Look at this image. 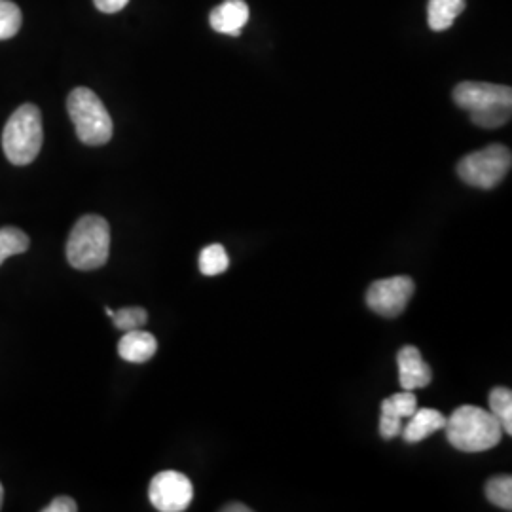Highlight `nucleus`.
Returning a JSON list of instances; mask_svg holds the SVG:
<instances>
[{
  "label": "nucleus",
  "instance_id": "1",
  "mask_svg": "<svg viewBox=\"0 0 512 512\" xmlns=\"http://www.w3.org/2000/svg\"><path fill=\"white\" fill-rule=\"evenodd\" d=\"M446 437L450 444L465 454H478L495 448L503 439V429L494 414L480 406H459L446 418Z\"/></svg>",
  "mask_w": 512,
  "mask_h": 512
},
{
  "label": "nucleus",
  "instance_id": "2",
  "mask_svg": "<svg viewBox=\"0 0 512 512\" xmlns=\"http://www.w3.org/2000/svg\"><path fill=\"white\" fill-rule=\"evenodd\" d=\"M459 109L467 110L471 122L484 129L505 126L511 120L512 90L488 82H461L454 90Z\"/></svg>",
  "mask_w": 512,
  "mask_h": 512
},
{
  "label": "nucleus",
  "instance_id": "3",
  "mask_svg": "<svg viewBox=\"0 0 512 512\" xmlns=\"http://www.w3.org/2000/svg\"><path fill=\"white\" fill-rule=\"evenodd\" d=\"M110 255V226L99 215H84L71 230L67 241V260L69 264L92 272L107 264Z\"/></svg>",
  "mask_w": 512,
  "mask_h": 512
},
{
  "label": "nucleus",
  "instance_id": "4",
  "mask_svg": "<svg viewBox=\"0 0 512 512\" xmlns=\"http://www.w3.org/2000/svg\"><path fill=\"white\" fill-rule=\"evenodd\" d=\"M44 141L42 114L37 105H21L2 133V148L10 164L29 165L37 160Z\"/></svg>",
  "mask_w": 512,
  "mask_h": 512
},
{
  "label": "nucleus",
  "instance_id": "5",
  "mask_svg": "<svg viewBox=\"0 0 512 512\" xmlns=\"http://www.w3.org/2000/svg\"><path fill=\"white\" fill-rule=\"evenodd\" d=\"M67 110L78 139L84 145L101 147L112 139V118L103 101L88 88H76L67 99Z\"/></svg>",
  "mask_w": 512,
  "mask_h": 512
},
{
  "label": "nucleus",
  "instance_id": "6",
  "mask_svg": "<svg viewBox=\"0 0 512 512\" xmlns=\"http://www.w3.org/2000/svg\"><path fill=\"white\" fill-rule=\"evenodd\" d=\"M511 150L503 145H490L467 154L458 164V175L475 188L492 190L511 171Z\"/></svg>",
  "mask_w": 512,
  "mask_h": 512
},
{
  "label": "nucleus",
  "instance_id": "7",
  "mask_svg": "<svg viewBox=\"0 0 512 512\" xmlns=\"http://www.w3.org/2000/svg\"><path fill=\"white\" fill-rule=\"evenodd\" d=\"M414 291H416V285L412 277L408 275L387 277V279L374 281L370 285V289L366 291V304L374 313L393 319L406 310L410 298L414 296Z\"/></svg>",
  "mask_w": 512,
  "mask_h": 512
},
{
  "label": "nucleus",
  "instance_id": "8",
  "mask_svg": "<svg viewBox=\"0 0 512 512\" xmlns=\"http://www.w3.org/2000/svg\"><path fill=\"white\" fill-rule=\"evenodd\" d=\"M148 497L160 512H183L190 507L194 488L188 476L177 471H162L152 478Z\"/></svg>",
  "mask_w": 512,
  "mask_h": 512
},
{
  "label": "nucleus",
  "instance_id": "9",
  "mask_svg": "<svg viewBox=\"0 0 512 512\" xmlns=\"http://www.w3.org/2000/svg\"><path fill=\"white\" fill-rule=\"evenodd\" d=\"M418 410V399L414 391L395 393L384 399L382 416H380V435L382 439L391 440L401 435L404 418H410Z\"/></svg>",
  "mask_w": 512,
  "mask_h": 512
},
{
  "label": "nucleus",
  "instance_id": "10",
  "mask_svg": "<svg viewBox=\"0 0 512 512\" xmlns=\"http://www.w3.org/2000/svg\"><path fill=\"white\" fill-rule=\"evenodd\" d=\"M397 365H399V380L404 391H416L431 384L433 372L421 357L420 349L414 346H404L397 353Z\"/></svg>",
  "mask_w": 512,
  "mask_h": 512
},
{
  "label": "nucleus",
  "instance_id": "11",
  "mask_svg": "<svg viewBox=\"0 0 512 512\" xmlns=\"http://www.w3.org/2000/svg\"><path fill=\"white\" fill-rule=\"evenodd\" d=\"M249 21V6L245 0H224L217 8H213L209 23L213 31L222 35L239 37L241 29Z\"/></svg>",
  "mask_w": 512,
  "mask_h": 512
},
{
  "label": "nucleus",
  "instance_id": "12",
  "mask_svg": "<svg viewBox=\"0 0 512 512\" xmlns=\"http://www.w3.org/2000/svg\"><path fill=\"white\" fill-rule=\"evenodd\" d=\"M156 351H158L156 338L143 329L124 332V336L118 344V355L133 365L147 363L156 355Z\"/></svg>",
  "mask_w": 512,
  "mask_h": 512
},
{
  "label": "nucleus",
  "instance_id": "13",
  "mask_svg": "<svg viewBox=\"0 0 512 512\" xmlns=\"http://www.w3.org/2000/svg\"><path fill=\"white\" fill-rule=\"evenodd\" d=\"M446 418L435 408H418L410 418L408 423L403 425V439L408 444H418L421 440L435 435L440 429H444Z\"/></svg>",
  "mask_w": 512,
  "mask_h": 512
},
{
  "label": "nucleus",
  "instance_id": "14",
  "mask_svg": "<svg viewBox=\"0 0 512 512\" xmlns=\"http://www.w3.org/2000/svg\"><path fill=\"white\" fill-rule=\"evenodd\" d=\"M465 10V0H429L427 21L433 31H446Z\"/></svg>",
  "mask_w": 512,
  "mask_h": 512
},
{
  "label": "nucleus",
  "instance_id": "15",
  "mask_svg": "<svg viewBox=\"0 0 512 512\" xmlns=\"http://www.w3.org/2000/svg\"><path fill=\"white\" fill-rule=\"evenodd\" d=\"M490 412L499 421L505 435H512V391L509 387H495L488 397Z\"/></svg>",
  "mask_w": 512,
  "mask_h": 512
},
{
  "label": "nucleus",
  "instance_id": "16",
  "mask_svg": "<svg viewBox=\"0 0 512 512\" xmlns=\"http://www.w3.org/2000/svg\"><path fill=\"white\" fill-rule=\"evenodd\" d=\"M31 239L19 228H0V266L6 258L21 255L29 249Z\"/></svg>",
  "mask_w": 512,
  "mask_h": 512
},
{
  "label": "nucleus",
  "instance_id": "17",
  "mask_svg": "<svg viewBox=\"0 0 512 512\" xmlns=\"http://www.w3.org/2000/svg\"><path fill=\"white\" fill-rule=\"evenodd\" d=\"M230 266V258L226 249L219 245V243H213V245H207L200 255V272L207 277H215V275L224 274Z\"/></svg>",
  "mask_w": 512,
  "mask_h": 512
},
{
  "label": "nucleus",
  "instance_id": "18",
  "mask_svg": "<svg viewBox=\"0 0 512 512\" xmlns=\"http://www.w3.org/2000/svg\"><path fill=\"white\" fill-rule=\"evenodd\" d=\"M486 497L495 507L503 511L512 509V478L509 475H499L486 482Z\"/></svg>",
  "mask_w": 512,
  "mask_h": 512
},
{
  "label": "nucleus",
  "instance_id": "19",
  "mask_svg": "<svg viewBox=\"0 0 512 512\" xmlns=\"http://www.w3.org/2000/svg\"><path fill=\"white\" fill-rule=\"evenodd\" d=\"M107 315L112 319L114 327L122 330V332L143 329L148 321L147 310H143V308H122V310L118 311H112L107 308Z\"/></svg>",
  "mask_w": 512,
  "mask_h": 512
},
{
  "label": "nucleus",
  "instance_id": "20",
  "mask_svg": "<svg viewBox=\"0 0 512 512\" xmlns=\"http://www.w3.org/2000/svg\"><path fill=\"white\" fill-rule=\"evenodd\" d=\"M21 27V10L12 0H0V40L16 37Z\"/></svg>",
  "mask_w": 512,
  "mask_h": 512
},
{
  "label": "nucleus",
  "instance_id": "21",
  "mask_svg": "<svg viewBox=\"0 0 512 512\" xmlns=\"http://www.w3.org/2000/svg\"><path fill=\"white\" fill-rule=\"evenodd\" d=\"M44 512H76L78 511V505L76 501L67 497V495H61V497H55L54 501L42 509Z\"/></svg>",
  "mask_w": 512,
  "mask_h": 512
},
{
  "label": "nucleus",
  "instance_id": "22",
  "mask_svg": "<svg viewBox=\"0 0 512 512\" xmlns=\"http://www.w3.org/2000/svg\"><path fill=\"white\" fill-rule=\"evenodd\" d=\"M93 2L97 10H101L103 14H116L128 6L129 0H93Z\"/></svg>",
  "mask_w": 512,
  "mask_h": 512
},
{
  "label": "nucleus",
  "instance_id": "23",
  "mask_svg": "<svg viewBox=\"0 0 512 512\" xmlns=\"http://www.w3.org/2000/svg\"><path fill=\"white\" fill-rule=\"evenodd\" d=\"M251 509L247 507V505H241V503H232V505H228V507H224L222 512H249Z\"/></svg>",
  "mask_w": 512,
  "mask_h": 512
},
{
  "label": "nucleus",
  "instance_id": "24",
  "mask_svg": "<svg viewBox=\"0 0 512 512\" xmlns=\"http://www.w3.org/2000/svg\"><path fill=\"white\" fill-rule=\"evenodd\" d=\"M2 499H4V488H2V484H0V509H2Z\"/></svg>",
  "mask_w": 512,
  "mask_h": 512
}]
</instances>
